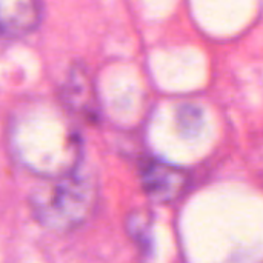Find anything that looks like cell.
Wrapping results in <instances>:
<instances>
[{
    "label": "cell",
    "instance_id": "cell-1",
    "mask_svg": "<svg viewBox=\"0 0 263 263\" xmlns=\"http://www.w3.org/2000/svg\"><path fill=\"white\" fill-rule=\"evenodd\" d=\"M17 159L46 179L62 177L79 168L80 140L68 119L54 106L25 109L11 129Z\"/></svg>",
    "mask_w": 263,
    "mask_h": 263
},
{
    "label": "cell",
    "instance_id": "cell-2",
    "mask_svg": "<svg viewBox=\"0 0 263 263\" xmlns=\"http://www.w3.org/2000/svg\"><path fill=\"white\" fill-rule=\"evenodd\" d=\"M99 200L92 176L74 170L62 177L48 179L31 196V208L40 225L65 233L83 225L94 213Z\"/></svg>",
    "mask_w": 263,
    "mask_h": 263
},
{
    "label": "cell",
    "instance_id": "cell-3",
    "mask_svg": "<svg viewBox=\"0 0 263 263\" xmlns=\"http://www.w3.org/2000/svg\"><path fill=\"white\" fill-rule=\"evenodd\" d=\"M140 176L146 194L156 202H170L179 197L186 186V176L183 171L159 160L146 162Z\"/></svg>",
    "mask_w": 263,
    "mask_h": 263
},
{
    "label": "cell",
    "instance_id": "cell-4",
    "mask_svg": "<svg viewBox=\"0 0 263 263\" xmlns=\"http://www.w3.org/2000/svg\"><path fill=\"white\" fill-rule=\"evenodd\" d=\"M42 20V5L34 0H0V37L15 39L32 32Z\"/></svg>",
    "mask_w": 263,
    "mask_h": 263
}]
</instances>
